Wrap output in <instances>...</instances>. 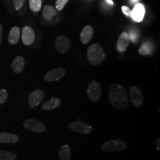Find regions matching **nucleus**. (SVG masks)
Returning <instances> with one entry per match:
<instances>
[{
  "mask_svg": "<svg viewBox=\"0 0 160 160\" xmlns=\"http://www.w3.org/2000/svg\"><path fill=\"white\" fill-rule=\"evenodd\" d=\"M109 102L117 110H124L128 106L129 98L125 87L119 84H114L110 87Z\"/></svg>",
  "mask_w": 160,
  "mask_h": 160,
  "instance_id": "f257e3e1",
  "label": "nucleus"
},
{
  "mask_svg": "<svg viewBox=\"0 0 160 160\" xmlns=\"http://www.w3.org/2000/svg\"><path fill=\"white\" fill-rule=\"evenodd\" d=\"M106 57L104 51L100 45L94 43L87 49V58L90 64L97 65L103 62Z\"/></svg>",
  "mask_w": 160,
  "mask_h": 160,
  "instance_id": "f03ea898",
  "label": "nucleus"
},
{
  "mask_svg": "<svg viewBox=\"0 0 160 160\" xmlns=\"http://www.w3.org/2000/svg\"><path fill=\"white\" fill-rule=\"evenodd\" d=\"M128 148V144L121 141L120 139L108 141L103 143L102 149L103 151L108 152H120L125 150Z\"/></svg>",
  "mask_w": 160,
  "mask_h": 160,
  "instance_id": "7ed1b4c3",
  "label": "nucleus"
},
{
  "mask_svg": "<svg viewBox=\"0 0 160 160\" xmlns=\"http://www.w3.org/2000/svg\"><path fill=\"white\" fill-rule=\"evenodd\" d=\"M87 92L89 99L92 102H96L99 100L102 96V88L100 83L96 80H92L88 86Z\"/></svg>",
  "mask_w": 160,
  "mask_h": 160,
  "instance_id": "20e7f679",
  "label": "nucleus"
},
{
  "mask_svg": "<svg viewBox=\"0 0 160 160\" xmlns=\"http://www.w3.org/2000/svg\"><path fill=\"white\" fill-rule=\"evenodd\" d=\"M55 43L57 51L61 54H65L67 53L70 49L71 41L66 36H58L55 39Z\"/></svg>",
  "mask_w": 160,
  "mask_h": 160,
  "instance_id": "39448f33",
  "label": "nucleus"
},
{
  "mask_svg": "<svg viewBox=\"0 0 160 160\" xmlns=\"http://www.w3.org/2000/svg\"><path fill=\"white\" fill-rule=\"evenodd\" d=\"M130 98L131 103L135 107L139 108L143 102V93L138 87H130Z\"/></svg>",
  "mask_w": 160,
  "mask_h": 160,
  "instance_id": "423d86ee",
  "label": "nucleus"
},
{
  "mask_svg": "<svg viewBox=\"0 0 160 160\" xmlns=\"http://www.w3.org/2000/svg\"><path fill=\"white\" fill-rule=\"evenodd\" d=\"M23 125L30 131L41 133L46 130L45 126L40 121L34 119H29L23 122Z\"/></svg>",
  "mask_w": 160,
  "mask_h": 160,
  "instance_id": "0eeeda50",
  "label": "nucleus"
},
{
  "mask_svg": "<svg viewBox=\"0 0 160 160\" xmlns=\"http://www.w3.org/2000/svg\"><path fill=\"white\" fill-rule=\"evenodd\" d=\"M68 128L69 129L74 132H79L82 134L87 135L92 132V127L84 122H80L78 120L77 122H73L69 124Z\"/></svg>",
  "mask_w": 160,
  "mask_h": 160,
  "instance_id": "6e6552de",
  "label": "nucleus"
},
{
  "mask_svg": "<svg viewBox=\"0 0 160 160\" xmlns=\"http://www.w3.org/2000/svg\"><path fill=\"white\" fill-rule=\"evenodd\" d=\"M65 73V70L62 68L52 69L45 74L44 80L48 82L58 81L63 78Z\"/></svg>",
  "mask_w": 160,
  "mask_h": 160,
  "instance_id": "1a4fd4ad",
  "label": "nucleus"
},
{
  "mask_svg": "<svg viewBox=\"0 0 160 160\" xmlns=\"http://www.w3.org/2000/svg\"><path fill=\"white\" fill-rule=\"evenodd\" d=\"M44 98V92L41 90H36L29 95V106L30 108H34L40 104Z\"/></svg>",
  "mask_w": 160,
  "mask_h": 160,
  "instance_id": "9d476101",
  "label": "nucleus"
},
{
  "mask_svg": "<svg viewBox=\"0 0 160 160\" xmlns=\"http://www.w3.org/2000/svg\"><path fill=\"white\" fill-rule=\"evenodd\" d=\"M22 39L24 45L26 46L31 45L35 39V34L33 30L30 26H24L22 30Z\"/></svg>",
  "mask_w": 160,
  "mask_h": 160,
  "instance_id": "9b49d317",
  "label": "nucleus"
},
{
  "mask_svg": "<svg viewBox=\"0 0 160 160\" xmlns=\"http://www.w3.org/2000/svg\"><path fill=\"white\" fill-rule=\"evenodd\" d=\"M130 39L129 38V35L126 32H122L119 35L118 42H117V49L118 51L120 53L125 51L128 47L129 45Z\"/></svg>",
  "mask_w": 160,
  "mask_h": 160,
  "instance_id": "f8f14e48",
  "label": "nucleus"
},
{
  "mask_svg": "<svg viewBox=\"0 0 160 160\" xmlns=\"http://www.w3.org/2000/svg\"><path fill=\"white\" fill-rule=\"evenodd\" d=\"M145 8L141 4H137L131 11V17L137 22L142 21L145 15Z\"/></svg>",
  "mask_w": 160,
  "mask_h": 160,
  "instance_id": "ddd939ff",
  "label": "nucleus"
},
{
  "mask_svg": "<svg viewBox=\"0 0 160 160\" xmlns=\"http://www.w3.org/2000/svg\"><path fill=\"white\" fill-rule=\"evenodd\" d=\"M93 33L94 31L92 26L90 25L86 26L81 30L80 33V39L81 42L84 45L89 43L92 40Z\"/></svg>",
  "mask_w": 160,
  "mask_h": 160,
  "instance_id": "4468645a",
  "label": "nucleus"
},
{
  "mask_svg": "<svg viewBox=\"0 0 160 160\" xmlns=\"http://www.w3.org/2000/svg\"><path fill=\"white\" fill-rule=\"evenodd\" d=\"M19 140L17 135L10 132H0V143H14Z\"/></svg>",
  "mask_w": 160,
  "mask_h": 160,
  "instance_id": "2eb2a0df",
  "label": "nucleus"
},
{
  "mask_svg": "<svg viewBox=\"0 0 160 160\" xmlns=\"http://www.w3.org/2000/svg\"><path fill=\"white\" fill-rule=\"evenodd\" d=\"M25 66V59L21 56H18L16 58L12 65V70L14 73L20 74L23 71Z\"/></svg>",
  "mask_w": 160,
  "mask_h": 160,
  "instance_id": "dca6fc26",
  "label": "nucleus"
},
{
  "mask_svg": "<svg viewBox=\"0 0 160 160\" xmlns=\"http://www.w3.org/2000/svg\"><path fill=\"white\" fill-rule=\"evenodd\" d=\"M57 14L56 9L50 5H46L43 7L42 12V16L46 21H51L54 17Z\"/></svg>",
  "mask_w": 160,
  "mask_h": 160,
  "instance_id": "f3484780",
  "label": "nucleus"
},
{
  "mask_svg": "<svg viewBox=\"0 0 160 160\" xmlns=\"http://www.w3.org/2000/svg\"><path fill=\"white\" fill-rule=\"evenodd\" d=\"M20 36V28L17 26L13 27L11 30L8 37V41L9 43L12 45H16L18 43Z\"/></svg>",
  "mask_w": 160,
  "mask_h": 160,
  "instance_id": "a211bd4d",
  "label": "nucleus"
},
{
  "mask_svg": "<svg viewBox=\"0 0 160 160\" xmlns=\"http://www.w3.org/2000/svg\"><path fill=\"white\" fill-rule=\"evenodd\" d=\"M61 102L59 98L52 97L42 106V109L43 110H50L56 109L61 104Z\"/></svg>",
  "mask_w": 160,
  "mask_h": 160,
  "instance_id": "6ab92c4d",
  "label": "nucleus"
},
{
  "mask_svg": "<svg viewBox=\"0 0 160 160\" xmlns=\"http://www.w3.org/2000/svg\"><path fill=\"white\" fill-rule=\"evenodd\" d=\"M59 160H70L71 158V148L68 145H63L59 151Z\"/></svg>",
  "mask_w": 160,
  "mask_h": 160,
  "instance_id": "aec40b11",
  "label": "nucleus"
},
{
  "mask_svg": "<svg viewBox=\"0 0 160 160\" xmlns=\"http://www.w3.org/2000/svg\"><path fill=\"white\" fill-rule=\"evenodd\" d=\"M138 52L142 55H151L152 52V46L148 42H145L140 47Z\"/></svg>",
  "mask_w": 160,
  "mask_h": 160,
  "instance_id": "412c9836",
  "label": "nucleus"
},
{
  "mask_svg": "<svg viewBox=\"0 0 160 160\" xmlns=\"http://www.w3.org/2000/svg\"><path fill=\"white\" fill-rule=\"evenodd\" d=\"M17 158V155L13 152L0 150V160H15Z\"/></svg>",
  "mask_w": 160,
  "mask_h": 160,
  "instance_id": "4be33fe9",
  "label": "nucleus"
},
{
  "mask_svg": "<svg viewBox=\"0 0 160 160\" xmlns=\"http://www.w3.org/2000/svg\"><path fill=\"white\" fill-rule=\"evenodd\" d=\"M29 7L32 12H39L42 7V0H29Z\"/></svg>",
  "mask_w": 160,
  "mask_h": 160,
  "instance_id": "5701e85b",
  "label": "nucleus"
},
{
  "mask_svg": "<svg viewBox=\"0 0 160 160\" xmlns=\"http://www.w3.org/2000/svg\"><path fill=\"white\" fill-rule=\"evenodd\" d=\"M8 97V92L5 89H0V104L5 103Z\"/></svg>",
  "mask_w": 160,
  "mask_h": 160,
  "instance_id": "b1692460",
  "label": "nucleus"
},
{
  "mask_svg": "<svg viewBox=\"0 0 160 160\" xmlns=\"http://www.w3.org/2000/svg\"><path fill=\"white\" fill-rule=\"evenodd\" d=\"M69 0H56V8L58 11H61L68 2Z\"/></svg>",
  "mask_w": 160,
  "mask_h": 160,
  "instance_id": "393cba45",
  "label": "nucleus"
},
{
  "mask_svg": "<svg viewBox=\"0 0 160 160\" xmlns=\"http://www.w3.org/2000/svg\"><path fill=\"white\" fill-rule=\"evenodd\" d=\"M128 35H129V39L131 40L133 43H136L137 42L139 36H138V34L135 31H131Z\"/></svg>",
  "mask_w": 160,
  "mask_h": 160,
  "instance_id": "a878e982",
  "label": "nucleus"
},
{
  "mask_svg": "<svg viewBox=\"0 0 160 160\" xmlns=\"http://www.w3.org/2000/svg\"><path fill=\"white\" fill-rule=\"evenodd\" d=\"M14 6L16 10H20L23 7L24 0H13Z\"/></svg>",
  "mask_w": 160,
  "mask_h": 160,
  "instance_id": "bb28decb",
  "label": "nucleus"
},
{
  "mask_svg": "<svg viewBox=\"0 0 160 160\" xmlns=\"http://www.w3.org/2000/svg\"><path fill=\"white\" fill-rule=\"evenodd\" d=\"M122 10L123 13L126 15L127 17H131V9L128 7L127 6H122Z\"/></svg>",
  "mask_w": 160,
  "mask_h": 160,
  "instance_id": "cd10ccee",
  "label": "nucleus"
},
{
  "mask_svg": "<svg viewBox=\"0 0 160 160\" xmlns=\"http://www.w3.org/2000/svg\"><path fill=\"white\" fill-rule=\"evenodd\" d=\"M156 145H157V150H158V151H160V138H158L157 140H156Z\"/></svg>",
  "mask_w": 160,
  "mask_h": 160,
  "instance_id": "c85d7f7f",
  "label": "nucleus"
},
{
  "mask_svg": "<svg viewBox=\"0 0 160 160\" xmlns=\"http://www.w3.org/2000/svg\"><path fill=\"white\" fill-rule=\"evenodd\" d=\"M2 25L0 24V45L2 42Z\"/></svg>",
  "mask_w": 160,
  "mask_h": 160,
  "instance_id": "c756f323",
  "label": "nucleus"
},
{
  "mask_svg": "<svg viewBox=\"0 0 160 160\" xmlns=\"http://www.w3.org/2000/svg\"><path fill=\"white\" fill-rule=\"evenodd\" d=\"M106 1H107L108 3H109V4H111V5H113L114 4V3H113L112 0H106Z\"/></svg>",
  "mask_w": 160,
  "mask_h": 160,
  "instance_id": "7c9ffc66",
  "label": "nucleus"
},
{
  "mask_svg": "<svg viewBox=\"0 0 160 160\" xmlns=\"http://www.w3.org/2000/svg\"><path fill=\"white\" fill-rule=\"evenodd\" d=\"M139 0H130V1L132 3H137Z\"/></svg>",
  "mask_w": 160,
  "mask_h": 160,
  "instance_id": "2f4dec72",
  "label": "nucleus"
}]
</instances>
